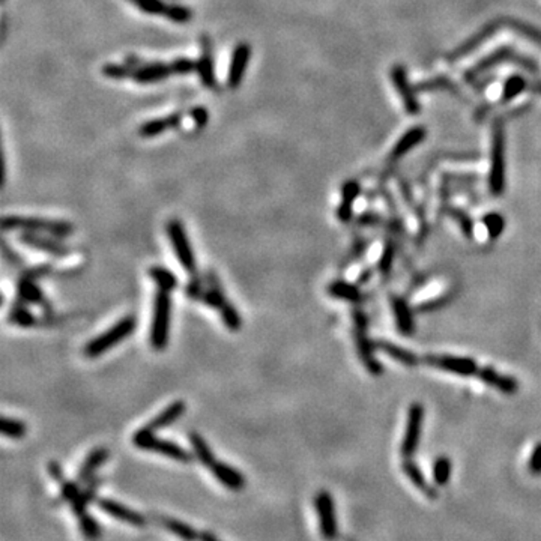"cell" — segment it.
I'll return each mask as SVG.
<instances>
[{
	"label": "cell",
	"instance_id": "19",
	"mask_svg": "<svg viewBox=\"0 0 541 541\" xmlns=\"http://www.w3.org/2000/svg\"><path fill=\"white\" fill-rule=\"evenodd\" d=\"M501 26H504V24H501L499 21L489 23L486 28H483L480 32L475 33V35L471 38V40L464 41L457 50H454V52H452V53L448 56V60H450V62H456V60H459V59H462V57H464V56H468L469 53L475 52V50H476L478 47H480V45H483V44L489 40V38H492V36L498 32V29H499Z\"/></svg>",
	"mask_w": 541,
	"mask_h": 541
},
{
	"label": "cell",
	"instance_id": "4",
	"mask_svg": "<svg viewBox=\"0 0 541 541\" xmlns=\"http://www.w3.org/2000/svg\"><path fill=\"white\" fill-rule=\"evenodd\" d=\"M133 444L138 450L143 451H150V452H157V454H161L164 457H169L174 462L179 463H191L193 462V454L179 444H176L174 440L169 439H162L155 436V432L147 429V427H142L138 429L134 436H133Z\"/></svg>",
	"mask_w": 541,
	"mask_h": 541
},
{
	"label": "cell",
	"instance_id": "18",
	"mask_svg": "<svg viewBox=\"0 0 541 541\" xmlns=\"http://www.w3.org/2000/svg\"><path fill=\"white\" fill-rule=\"evenodd\" d=\"M209 469L213 478H216V480L224 487H228L229 490H235V492H238V490H242L245 487L244 474L239 472L236 468L230 467V464L228 463L216 460Z\"/></svg>",
	"mask_w": 541,
	"mask_h": 541
},
{
	"label": "cell",
	"instance_id": "23",
	"mask_svg": "<svg viewBox=\"0 0 541 541\" xmlns=\"http://www.w3.org/2000/svg\"><path fill=\"white\" fill-rule=\"evenodd\" d=\"M361 194V185L358 181H347L342 188V202L337 208V218L342 223H349L354 213V203Z\"/></svg>",
	"mask_w": 541,
	"mask_h": 541
},
{
	"label": "cell",
	"instance_id": "1",
	"mask_svg": "<svg viewBox=\"0 0 541 541\" xmlns=\"http://www.w3.org/2000/svg\"><path fill=\"white\" fill-rule=\"evenodd\" d=\"M172 292L158 291L154 296L152 320H150L149 342L154 350H164L170 340V322H172Z\"/></svg>",
	"mask_w": 541,
	"mask_h": 541
},
{
	"label": "cell",
	"instance_id": "45",
	"mask_svg": "<svg viewBox=\"0 0 541 541\" xmlns=\"http://www.w3.org/2000/svg\"><path fill=\"white\" fill-rule=\"evenodd\" d=\"M205 289H206L205 277H200L199 274H194L190 277V281H188L185 286V295L191 301H202Z\"/></svg>",
	"mask_w": 541,
	"mask_h": 541
},
{
	"label": "cell",
	"instance_id": "15",
	"mask_svg": "<svg viewBox=\"0 0 541 541\" xmlns=\"http://www.w3.org/2000/svg\"><path fill=\"white\" fill-rule=\"evenodd\" d=\"M17 299L23 301L24 304H33L47 311L52 310L48 299L41 291L40 284H38V280L26 275H21L17 281Z\"/></svg>",
	"mask_w": 541,
	"mask_h": 541
},
{
	"label": "cell",
	"instance_id": "3",
	"mask_svg": "<svg viewBox=\"0 0 541 541\" xmlns=\"http://www.w3.org/2000/svg\"><path fill=\"white\" fill-rule=\"evenodd\" d=\"M135 328H137V318L134 316V314H128V316L118 320L110 330L92 338L91 342L83 347L84 357L94 359L104 355L106 352L111 350L116 345L122 343L123 340H127L135 331Z\"/></svg>",
	"mask_w": 541,
	"mask_h": 541
},
{
	"label": "cell",
	"instance_id": "34",
	"mask_svg": "<svg viewBox=\"0 0 541 541\" xmlns=\"http://www.w3.org/2000/svg\"><path fill=\"white\" fill-rule=\"evenodd\" d=\"M99 486H101V480H91L84 487V490H82V492L77 495V498H75L72 502H69L71 510L75 515H77V518L86 513L87 506H89L94 501V498L96 496Z\"/></svg>",
	"mask_w": 541,
	"mask_h": 541
},
{
	"label": "cell",
	"instance_id": "5",
	"mask_svg": "<svg viewBox=\"0 0 541 541\" xmlns=\"http://www.w3.org/2000/svg\"><path fill=\"white\" fill-rule=\"evenodd\" d=\"M502 64H515V65H519L523 69L530 71L532 74L540 72V67L537 65V62L534 59H530V57H526L518 52H514L511 47H499L498 50H495L493 53L487 55L484 59L478 62V64H475L471 69H468L467 74H464V79H467L468 82H474L475 79L480 77L481 74H486L492 68L502 65Z\"/></svg>",
	"mask_w": 541,
	"mask_h": 541
},
{
	"label": "cell",
	"instance_id": "21",
	"mask_svg": "<svg viewBox=\"0 0 541 541\" xmlns=\"http://www.w3.org/2000/svg\"><path fill=\"white\" fill-rule=\"evenodd\" d=\"M108 459V451L104 447H99L92 450L89 454L86 456L83 463L80 464V469L77 474V481L79 483H89L92 480V476L95 472L103 467L106 460Z\"/></svg>",
	"mask_w": 541,
	"mask_h": 541
},
{
	"label": "cell",
	"instance_id": "29",
	"mask_svg": "<svg viewBox=\"0 0 541 541\" xmlns=\"http://www.w3.org/2000/svg\"><path fill=\"white\" fill-rule=\"evenodd\" d=\"M393 311H394V318L397 328L401 334L411 335L415 331V322H413V314L411 311V307L405 299L401 298H393L391 301Z\"/></svg>",
	"mask_w": 541,
	"mask_h": 541
},
{
	"label": "cell",
	"instance_id": "12",
	"mask_svg": "<svg viewBox=\"0 0 541 541\" xmlns=\"http://www.w3.org/2000/svg\"><path fill=\"white\" fill-rule=\"evenodd\" d=\"M354 335H355V345H357L358 355L364 364V367L369 370V373L372 376H381L382 374V366L379 362H377V359L374 357L373 343L367 337V326H355Z\"/></svg>",
	"mask_w": 541,
	"mask_h": 541
},
{
	"label": "cell",
	"instance_id": "42",
	"mask_svg": "<svg viewBox=\"0 0 541 541\" xmlns=\"http://www.w3.org/2000/svg\"><path fill=\"white\" fill-rule=\"evenodd\" d=\"M28 425L17 418H2V435L9 439H23L26 436Z\"/></svg>",
	"mask_w": 541,
	"mask_h": 541
},
{
	"label": "cell",
	"instance_id": "6",
	"mask_svg": "<svg viewBox=\"0 0 541 541\" xmlns=\"http://www.w3.org/2000/svg\"><path fill=\"white\" fill-rule=\"evenodd\" d=\"M489 188L496 197L506 191V133L501 125H496L492 133Z\"/></svg>",
	"mask_w": 541,
	"mask_h": 541
},
{
	"label": "cell",
	"instance_id": "40",
	"mask_svg": "<svg viewBox=\"0 0 541 541\" xmlns=\"http://www.w3.org/2000/svg\"><path fill=\"white\" fill-rule=\"evenodd\" d=\"M79 528L83 537H86L87 540L96 541L99 540V537H101V526H99L98 520L94 519L91 514L84 513L79 515Z\"/></svg>",
	"mask_w": 541,
	"mask_h": 541
},
{
	"label": "cell",
	"instance_id": "22",
	"mask_svg": "<svg viewBox=\"0 0 541 541\" xmlns=\"http://www.w3.org/2000/svg\"><path fill=\"white\" fill-rule=\"evenodd\" d=\"M185 409H186V405L185 401L182 400H176L173 401V403H170L169 406H166L164 409H162L157 417H154L152 420L149 421V424L146 425L147 429L150 430H161V429H166V427L174 424V421H178L182 415L185 413Z\"/></svg>",
	"mask_w": 541,
	"mask_h": 541
},
{
	"label": "cell",
	"instance_id": "47",
	"mask_svg": "<svg viewBox=\"0 0 541 541\" xmlns=\"http://www.w3.org/2000/svg\"><path fill=\"white\" fill-rule=\"evenodd\" d=\"M133 2L137 5L138 9H142L146 14H152V16H164L169 5H166L161 0H133Z\"/></svg>",
	"mask_w": 541,
	"mask_h": 541
},
{
	"label": "cell",
	"instance_id": "46",
	"mask_svg": "<svg viewBox=\"0 0 541 541\" xmlns=\"http://www.w3.org/2000/svg\"><path fill=\"white\" fill-rule=\"evenodd\" d=\"M417 91H423V92H427V91H448V92H459L457 87L454 86V83L450 82L448 79H444V77H439V79H433V80H429V82H424V83H420L417 86Z\"/></svg>",
	"mask_w": 541,
	"mask_h": 541
},
{
	"label": "cell",
	"instance_id": "52",
	"mask_svg": "<svg viewBox=\"0 0 541 541\" xmlns=\"http://www.w3.org/2000/svg\"><path fill=\"white\" fill-rule=\"evenodd\" d=\"M393 262H394V245L391 242H388L384 248V253H382V257H381V262H379V269L382 274H388L389 271H391V267H393Z\"/></svg>",
	"mask_w": 541,
	"mask_h": 541
},
{
	"label": "cell",
	"instance_id": "41",
	"mask_svg": "<svg viewBox=\"0 0 541 541\" xmlns=\"http://www.w3.org/2000/svg\"><path fill=\"white\" fill-rule=\"evenodd\" d=\"M502 23H504V26H508L511 29H514L515 32H519L520 35H523L525 38H528V40H531L532 43H535L537 45L541 47V30L532 28L531 24H526V23H522L519 20H502Z\"/></svg>",
	"mask_w": 541,
	"mask_h": 541
},
{
	"label": "cell",
	"instance_id": "31",
	"mask_svg": "<svg viewBox=\"0 0 541 541\" xmlns=\"http://www.w3.org/2000/svg\"><path fill=\"white\" fill-rule=\"evenodd\" d=\"M8 322L14 326H18V328H33V326L38 325V318L29 310L28 304H24L23 301L17 299L14 304L9 308L8 314Z\"/></svg>",
	"mask_w": 541,
	"mask_h": 541
},
{
	"label": "cell",
	"instance_id": "26",
	"mask_svg": "<svg viewBox=\"0 0 541 541\" xmlns=\"http://www.w3.org/2000/svg\"><path fill=\"white\" fill-rule=\"evenodd\" d=\"M170 74H173L172 65L161 64V62H157V64L143 65V67H140L138 69H135L134 74H133V79L137 83L149 84V83H155V82L164 80V79L169 77Z\"/></svg>",
	"mask_w": 541,
	"mask_h": 541
},
{
	"label": "cell",
	"instance_id": "14",
	"mask_svg": "<svg viewBox=\"0 0 541 541\" xmlns=\"http://www.w3.org/2000/svg\"><path fill=\"white\" fill-rule=\"evenodd\" d=\"M96 506L101 508L104 513L110 514L111 518H115L116 520L125 522V523L133 525V526H143L146 523V519H145L143 514H140L135 510L128 508L127 506L121 504V502H118V501H113L108 498H101V499L96 501Z\"/></svg>",
	"mask_w": 541,
	"mask_h": 541
},
{
	"label": "cell",
	"instance_id": "43",
	"mask_svg": "<svg viewBox=\"0 0 541 541\" xmlns=\"http://www.w3.org/2000/svg\"><path fill=\"white\" fill-rule=\"evenodd\" d=\"M483 223L486 225V229H487V233H489L490 239L499 238L502 235V232H504V229H506V220L498 212H489V213H486L484 218H483Z\"/></svg>",
	"mask_w": 541,
	"mask_h": 541
},
{
	"label": "cell",
	"instance_id": "13",
	"mask_svg": "<svg viewBox=\"0 0 541 541\" xmlns=\"http://www.w3.org/2000/svg\"><path fill=\"white\" fill-rule=\"evenodd\" d=\"M391 80L396 86L397 92L401 96V101H403L406 111L409 113V115H418L421 107L417 96H415L413 87L409 84L406 69L401 65H396L391 71Z\"/></svg>",
	"mask_w": 541,
	"mask_h": 541
},
{
	"label": "cell",
	"instance_id": "37",
	"mask_svg": "<svg viewBox=\"0 0 541 541\" xmlns=\"http://www.w3.org/2000/svg\"><path fill=\"white\" fill-rule=\"evenodd\" d=\"M220 316H221V320H223L224 326L229 331L236 333V331H239V330L242 328V318H241V314L238 313L236 307L230 303L229 299L225 301V304L220 308Z\"/></svg>",
	"mask_w": 541,
	"mask_h": 541
},
{
	"label": "cell",
	"instance_id": "10",
	"mask_svg": "<svg viewBox=\"0 0 541 541\" xmlns=\"http://www.w3.org/2000/svg\"><path fill=\"white\" fill-rule=\"evenodd\" d=\"M18 241L29 248L43 251L45 255L62 259L71 255V248L62 242V239L35 232H21L18 235Z\"/></svg>",
	"mask_w": 541,
	"mask_h": 541
},
{
	"label": "cell",
	"instance_id": "9",
	"mask_svg": "<svg viewBox=\"0 0 541 541\" xmlns=\"http://www.w3.org/2000/svg\"><path fill=\"white\" fill-rule=\"evenodd\" d=\"M423 421H424V408L421 403H412L408 411V423L405 429V436L401 440V456L409 459L418 450L421 432H423Z\"/></svg>",
	"mask_w": 541,
	"mask_h": 541
},
{
	"label": "cell",
	"instance_id": "38",
	"mask_svg": "<svg viewBox=\"0 0 541 541\" xmlns=\"http://www.w3.org/2000/svg\"><path fill=\"white\" fill-rule=\"evenodd\" d=\"M452 472L451 460L447 456H440L433 463V481L437 487H445L450 483Z\"/></svg>",
	"mask_w": 541,
	"mask_h": 541
},
{
	"label": "cell",
	"instance_id": "35",
	"mask_svg": "<svg viewBox=\"0 0 541 541\" xmlns=\"http://www.w3.org/2000/svg\"><path fill=\"white\" fill-rule=\"evenodd\" d=\"M149 277H150V280L155 283V286L158 289H161V291H166V292H173L179 284L176 274L173 271L164 268V267H158V265L152 267L149 269Z\"/></svg>",
	"mask_w": 541,
	"mask_h": 541
},
{
	"label": "cell",
	"instance_id": "24",
	"mask_svg": "<svg viewBox=\"0 0 541 541\" xmlns=\"http://www.w3.org/2000/svg\"><path fill=\"white\" fill-rule=\"evenodd\" d=\"M401 471H403V474L409 478V481L415 487H417L420 492H423L427 498H430V499L437 498L436 487H433L429 481H427V478L423 474V471L418 468V464L412 462L411 457L405 459V462L401 463Z\"/></svg>",
	"mask_w": 541,
	"mask_h": 541
},
{
	"label": "cell",
	"instance_id": "8",
	"mask_svg": "<svg viewBox=\"0 0 541 541\" xmlns=\"http://www.w3.org/2000/svg\"><path fill=\"white\" fill-rule=\"evenodd\" d=\"M314 508L318 513L320 535L326 541H334L338 537V520L334 498L328 490H319L318 495L314 496Z\"/></svg>",
	"mask_w": 541,
	"mask_h": 541
},
{
	"label": "cell",
	"instance_id": "55",
	"mask_svg": "<svg viewBox=\"0 0 541 541\" xmlns=\"http://www.w3.org/2000/svg\"><path fill=\"white\" fill-rule=\"evenodd\" d=\"M190 115L194 119V122H196V125H197L199 128L205 127V125L208 123V111H206L205 107H196V108H193L190 111Z\"/></svg>",
	"mask_w": 541,
	"mask_h": 541
},
{
	"label": "cell",
	"instance_id": "53",
	"mask_svg": "<svg viewBox=\"0 0 541 541\" xmlns=\"http://www.w3.org/2000/svg\"><path fill=\"white\" fill-rule=\"evenodd\" d=\"M528 471L534 476L541 475V442H538L531 452L530 462H528Z\"/></svg>",
	"mask_w": 541,
	"mask_h": 541
},
{
	"label": "cell",
	"instance_id": "36",
	"mask_svg": "<svg viewBox=\"0 0 541 541\" xmlns=\"http://www.w3.org/2000/svg\"><path fill=\"white\" fill-rule=\"evenodd\" d=\"M161 523L169 532H172L173 535L181 538L182 541H199L200 540V534L194 530L193 526H190L185 522H181V520L173 519V518H162Z\"/></svg>",
	"mask_w": 541,
	"mask_h": 541
},
{
	"label": "cell",
	"instance_id": "57",
	"mask_svg": "<svg viewBox=\"0 0 541 541\" xmlns=\"http://www.w3.org/2000/svg\"><path fill=\"white\" fill-rule=\"evenodd\" d=\"M377 221V216H373V213H364V216L359 218L361 224H373Z\"/></svg>",
	"mask_w": 541,
	"mask_h": 541
},
{
	"label": "cell",
	"instance_id": "44",
	"mask_svg": "<svg viewBox=\"0 0 541 541\" xmlns=\"http://www.w3.org/2000/svg\"><path fill=\"white\" fill-rule=\"evenodd\" d=\"M447 212H448V216H450L452 220L457 221L459 228H460V230H462V233H463L464 236L471 238V236L474 235V221L471 220V217L468 216L467 212L462 211V209H459V208H448Z\"/></svg>",
	"mask_w": 541,
	"mask_h": 541
},
{
	"label": "cell",
	"instance_id": "25",
	"mask_svg": "<svg viewBox=\"0 0 541 541\" xmlns=\"http://www.w3.org/2000/svg\"><path fill=\"white\" fill-rule=\"evenodd\" d=\"M203 44V52L200 59L197 60V74L200 77V82L203 83L205 87L208 89H217V79L216 74H213V62L211 56V44L208 38H203L202 40Z\"/></svg>",
	"mask_w": 541,
	"mask_h": 541
},
{
	"label": "cell",
	"instance_id": "49",
	"mask_svg": "<svg viewBox=\"0 0 541 541\" xmlns=\"http://www.w3.org/2000/svg\"><path fill=\"white\" fill-rule=\"evenodd\" d=\"M166 17L174 23H186L191 20L193 12L190 8H185L181 5H169Z\"/></svg>",
	"mask_w": 541,
	"mask_h": 541
},
{
	"label": "cell",
	"instance_id": "58",
	"mask_svg": "<svg viewBox=\"0 0 541 541\" xmlns=\"http://www.w3.org/2000/svg\"><path fill=\"white\" fill-rule=\"evenodd\" d=\"M199 541H220V540L216 535H213L212 532L205 531V532H200V540Z\"/></svg>",
	"mask_w": 541,
	"mask_h": 541
},
{
	"label": "cell",
	"instance_id": "51",
	"mask_svg": "<svg viewBox=\"0 0 541 541\" xmlns=\"http://www.w3.org/2000/svg\"><path fill=\"white\" fill-rule=\"evenodd\" d=\"M172 65L173 74H179V75H186L191 74L194 69H197V62L188 59V57H179L176 59Z\"/></svg>",
	"mask_w": 541,
	"mask_h": 541
},
{
	"label": "cell",
	"instance_id": "17",
	"mask_svg": "<svg viewBox=\"0 0 541 541\" xmlns=\"http://www.w3.org/2000/svg\"><path fill=\"white\" fill-rule=\"evenodd\" d=\"M476 377L489 386L498 389L499 393L504 394H514L519 391V382L511 376L501 374L492 367H480L476 372Z\"/></svg>",
	"mask_w": 541,
	"mask_h": 541
},
{
	"label": "cell",
	"instance_id": "50",
	"mask_svg": "<svg viewBox=\"0 0 541 541\" xmlns=\"http://www.w3.org/2000/svg\"><path fill=\"white\" fill-rule=\"evenodd\" d=\"M59 486H60V498L67 502H72L82 492L79 487V481H71L68 480V478H65L64 481H60Z\"/></svg>",
	"mask_w": 541,
	"mask_h": 541
},
{
	"label": "cell",
	"instance_id": "33",
	"mask_svg": "<svg viewBox=\"0 0 541 541\" xmlns=\"http://www.w3.org/2000/svg\"><path fill=\"white\" fill-rule=\"evenodd\" d=\"M188 440H190V445L193 448L194 457L200 463H202L203 467L211 468L212 463L216 462V456H213V452H212L211 447L208 445L205 437L200 435V433H197V432H190V433H188Z\"/></svg>",
	"mask_w": 541,
	"mask_h": 541
},
{
	"label": "cell",
	"instance_id": "7",
	"mask_svg": "<svg viewBox=\"0 0 541 541\" xmlns=\"http://www.w3.org/2000/svg\"><path fill=\"white\" fill-rule=\"evenodd\" d=\"M166 233L172 244L173 253L176 259H178V262L181 263L184 271L190 275L197 274V260H196L194 250L191 247L190 239H188V235L185 232L184 223L178 218L170 220L166 224Z\"/></svg>",
	"mask_w": 541,
	"mask_h": 541
},
{
	"label": "cell",
	"instance_id": "60",
	"mask_svg": "<svg viewBox=\"0 0 541 541\" xmlns=\"http://www.w3.org/2000/svg\"><path fill=\"white\" fill-rule=\"evenodd\" d=\"M532 91L541 95V83H537V84H534V86H532Z\"/></svg>",
	"mask_w": 541,
	"mask_h": 541
},
{
	"label": "cell",
	"instance_id": "28",
	"mask_svg": "<svg viewBox=\"0 0 541 541\" xmlns=\"http://www.w3.org/2000/svg\"><path fill=\"white\" fill-rule=\"evenodd\" d=\"M376 349L384 352V354H386L389 358L396 359L397 362L403 364V366L406 367H415L418 366V364L421 362V359L413 354V352L408 350V349H403L401 346H397L391 342H384V340H377V342L374 343Z\"/></svg>",
	"mask_w": 541,
	"mask_h": 541
},
{
	"label": "cell",
	"instance_id": "11",
	"mask_svg": "<svg viewBox=\"0 0 541 541\" xmlns=\"http://www.w3.org/2000/svg\"><path fill=\"white\" fill-rule=\"evenodd\" d=\"M425 364L432 367L445 370L448 373L457 376H476L478 367L475 359L464 358V357H452V355H427L423 359Z\"/></svg>",
	"mask_w": 541,
	"mask_h": 541
},
{
	"label": "cell",
	"instance_id": "16",
	"mask_svg": "<svg viewBox=\"0 0 541 541\" xmlns=\"http://www.w3.org/2000/svg\"><path fill=\"white\" fill-rule=\"evenodd\" d=\"M250 56H251V48L245 43L238 44L236 48L233 50L230 68L228 74V86L230 87V89H238V87L241 86L245 75V69L248 67Z\"/></svg>",
	"mask_w": 541,
	"mask_h": 541
},
{
	"label": "cell",
	"instance_id": "20",
	"mask_svg": "<svg viewBox=\"0 0 541 541\" xmlns=\"http://www.w3.org/2000/svg\"><path fill=\"white\" fill-rule=\"evenodd\" d=\"M203 277H205L206 289H205V294H203L202 301H200V303H203L205 306H208L213 310H220L225 304L228 298H225L224 289L218 280V275L216 272L208 271L206 274H203Z\"/></svg>",
	"mask_w": 541,
	"mask_h": 541
},
{
	"label": "cell",
	"instance_id": "56",
	"mask_svg": "<svg viewBox=\"0 0 541 541\" xmlns=\"http://www.w3.org/2000/svg\"><path fill=\"white\" fill-rule=\"evenodd\" d=\"M47 471H48L50 476H52L53 480L57 481V483L64 481L65 478H67L65 474H64V471H62V467H60V464H59L57 462H50V463L47 464Z\"/></svg>",
	"mask_w": 541,
	"mask_h": 541
},
{
	"label": "cell",
	"instance_id": "27",
	"mask_svg": "<svg viewBox=\"0 0 541 541\" xmlns=\"http://www.w3.org/2000/svg\"><path fill=\"white\" fill-rule=\"evenodd\" d=\"M425 135H427V131L423 127L411 128L409 131H406L403 135H401L400 140L396 143L389 158H391L393 161L400 160L401 157L406 155L409 150H412L415 146H418L424 140Z\"/></svg>",
	"mask_w": 541,
	"mask_h": 541
},
{
	"label": "cell",
	"instance_id": "39",
	"mask_svg": "<svg viewBox=\"0 0 541 541\" xmlns=\"http://www.w3.org/2000/svg\"><path fill=\"white\" fill-rule=\"evenodd\" d=\"M526 87H528V83L523 77H520V75H513V77H510L504 84L501 101L502 103L513 101L515 96H519L526 89Z\"/></svg>",
	"mask_w": 541,
	"mask_h": 541
},
{
	"label": "cell",
	"instance_id": "2",
	"mask_svg": "<svg viewBox=\"0 0 541 541\" xmlns=\"http://www.w3.org/2000/svg\"><path fill=\"white\" fill-rule=\"evenodd\" d=\"M2 229L21 230V232H35L55 236L59 239H65L74 233V225L68 221L62 220H47L40 217H21V216H5L2 218Z\"/></svg>",
	"mask_w": 541,
	"mask_h": 541
},
{
	"label": "cell",
	"instance_id": "54",
	"mask_svg": "<svg viewBox=\"0 0 541 541\" xmlns=\"http://www.w3.org/2000/svg\"><path fill=\"white\" fill-rule=\"evenodd\" d=\"M2 251H4V257L6 259V262L9 263L11 267L23 268V260H21V257L16 253L14 250H12V248L8 245L6 239H4V242H2Z\"/></svg>",
	"mask_w": 541,
	"mask_h": 541
},
{
	"label": "cell",
	"instance_id": "32",
	"mask_svg": "<svg viewBox=\"0 0 541 541\" xmlns=\"http://www.w3.org/2000/svg\"><path fill=\"white\" fill-rule=\"evenodd\" d=\"M328 294L335 299H343L346 303H361L362 294L359 289L345 280H335L328 286Z\"/></svg>",
	"mask_w": 541,
	"mask_h": 541
},
{
	"label": "cell",
	"instance_id": "48",
	"mask_svg": "<svg viewBox=\"0 0 541 541\" xmlns=\"http://www.w3.org/2000/svg\"><path fill=\"white\" fill-rule=\"evenodd\" d=\"M135 69L131 67H123V65H116V64H107L103 67V75L104 77L113 79V80H123L127 77H133Z\"/></svg>",
	"mask_w": 541,
	"mask_h": 541
},
{
	"label": "cell",
	"instance_id": "30",
	"mask_svg": "<svg viewBox=\"0 0 541 541\" xmlns=\"http://www.w3.org/2000/svg\"><path fill=\"white\" fill-rule=\"evenodd\" d=\"M182 116H184L182 113H173V115L166 116V118L149 121V122L143 123L140 128H138V134H140L142 137H155V135H160V134H162V133H164L169 128L178 127V125L182 121Z\"/></svg>",
	"mask_w": 541,
	"mask_h": 541
},
{
	"label": "cell",
	"instance_id": "59",
	"mask_svg": "<svg viewBox=\"0 0 541 541\" xmlns=\"http://www.w3.org/2000/svg\"><path fill=\"white\" fill-rule=\"evenodd\" d=\"M370 279V271H364L359 277V283H366Z\"/></svg>",
	"mask_w": 541,
	"mask_h": 541
}]
</instances>
